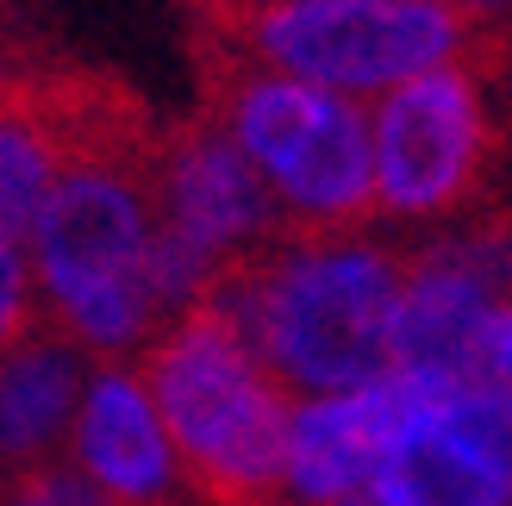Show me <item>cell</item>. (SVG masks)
<instances>
[{
  "instance_id": "obj_5",
  "label": "cell",
  "mask_w": 512,
  "mask_h": 506,
  "mask_svg": "<svg viewBox=\"0 0 512 506\" xmlns=\"http://www.w3.org/2000/svg\"><path fill=\"white\" fill-rule=\"evenodd\" d=\"M506 150L488 94L463 63L388 88L375 100L381 219H475Z\"/></svg>"
},
{
  "instance_id": "obj_3",
  "label": "cell",
  "mask_w": 512,
  "mask_h": 506,
  "mask_svg": "<svg viewBox=\"0 0 512 506\" xmlns=\"http://www.w3.org/2000/svg\"><path fill=\"white\" fill-rule=\"evenodd\" d=\"M132 369L200 506H294L300 400L213 307H188Z\"/></svg>"
},
{
  "instance_id": "obj_4",
  "label": "cell",
  "mask_w": 512,
  "mask_h": 506,
  "mask_svg": "<svg viewBox=\"0 0 512 506\" xmlns=\"http://www.w3.org/2000/svg\"><path fill=\"white\" fill-rule=\"evenodd\" d=\"M188 25L244 50L275 75L331 94L400 88L413 75L450 69L481 38V13L456 0H275V7H188Z\"/></svg>"
},
{
  "instance_id": "obj_9",
  "label": "cell",
  "mask_w": 512,
  "mask_h": 506,
  "mask_svg": "<svg viewBox=\"0 0 512 506\" xmlns=\"http://www.w3.org/2000/svg\"><path fill=\"white\" fill-rule=\"evenodd\" d=\"M88 363V350L50 319H38L19 344L0 350V488L57 469L94 388Z\"/></svg>"
},
{
  "instance_id": "obj_8",
  "label": "cell",
  "mask_w": 512,
  "mask_h": 506,
  "mask_svg": "<svg viewBox=\"0 0 512 506\" xmlns=\"http://www.w3.org/2000/svg\"><path fill=\"white\" fill-rule=\"evenodd\" d=\"M69 469H82L107 506H188L182 463L138 369H94L69 438Z\"/></svg>"
},
{
  "instance_id": "obj_18",
  "label": "cell",
  "mask_w": 512,
  "mask_h": 506,
  "mask_svg": "<svg viewBox=\"0 0 512 506\" xmlns=\"http://www.w3.org/2000/svg\"><path fill=\"white\" fill-rule=\"evenodd\" d=\"M338 506H388V500H381L375 488H363V494H350V500H338Z\"/></svg>"
},
{
  "instance_id": "obj_1",
  "label": "cell",
  "mask_w": 512,
  "mask_h": 506,
  "mask_svg": "<svg viewBox=\"0 0 512 506\" xmlns=\"http://www.w3.org/2000/svg\"><path fill=\"white\" fill-rule=\"evenodd\" d=\"M406 250L369 238H263L213 269V307L294 400L356 394L394 369Z\"/></svg>"
},
{
  "instance_id": "obj_12",
  "label": "cell",
  "mask_w": 512,
  "mask_h": 506,
  "mask_svg": "<svg viewBox=\"0 0 512 506\" xmlns=\"http://www.w3.org/2000/svg\"><path fill=\"white\" fill-rule=\"evenodd\" d=\"M50 188H57V163H50L38 125L25 119L13 75H7V50H0V232L32 244Z\"/></svg>"
},
{
  "instance_id": "obj_11",
  "label": "cell",
  "mask_w": 512,
  "mask_h": 506,
  "mask_svg": "<svg viewBox=\"0 0 512 506\" xmlns=\"http://www.w3.org/2000/svg\"><path fill=\"white\" fill-rule=\"evenodd\" d=\"M381 469V438L363 413L356 394H325L300 400L294 413V475L288 494L294 506H338L350 494H363Z\"/></svg>"
},
{
  "instance_id": "obj_13",
  "label": "cell",
  "mask_w": 512,
  "mask_h": 506,
  "mask_svg": "<svg viewBox=\"0 0 512 506\" xmlns=\"http://www.w3.org/2000/svg\"><path fill=\"white\" fill-rule=\"evenodd\" d=\"M438 425H450L463 444H475L506 482H512V394H481V388H450Z\"/></svg>"
},
{
  "instance_id": "obj_15",
  "label": "cell",
  "mask_w": 512,
  "mask_h": 506,
  "mask_svg": "<svg viewBox=\"0 0 512 506\" xmlns=\"http://www.w3.org/2000/svg\"><path fill=\"white\" fill-rule=\"evenodd\" d=\"M0 506H107V494H100L82 469H38V475H25V482L13 488H0Z\"/></svg>"
},
{
  "instance_id": "obj_16",
  "label": "cell",
  "mask_w": 512,
  "mask_h": 506,
  "mask_svg": "<svg viewBox=\"0 0 512 506\" xmlns=\"http://www.w3.org/2000/svg\"><path fill=\"white\" fill-rule=\"evenodd\" d=\"M456 7H469L481 19H500V13H512V0H456Z\"/></svg>"
},
{
  "instance_id": "obj_6",
  "label": "cell",
  "mask_w": 512,
  "mask_h": 506,
  "mask_svg": "<svg viewBox=\"0 0 512 506\" xmlns=\"http://www.w3.org/2000/svg\"><path fill=\"white\" fill-rule=\"evenodd\" d=\"M157 244V169H63L50 188L32 263L44 300L119 282L150 263Z\"/></svg>"
},
{
  "instance_id": "obj_17",
  "label": "cell",
  "mask_w": 512,
  "mask_h": 506,
  "mask_svg": "<svg viewBox=\"0 0 512 506\" xmlns=\"http://www.w3.org/2000/svg\"><path fill=\"white\" fill-rule=\"evenodd\" d=\"M182 7H207V13H225V7H275V0H182Z\"/></svg>"
},
{
  "instance_id": "obj_14",
  "label": "cell",
  "mask_w": 512,
  "mask_h": 506,
  "mask_svg": "<svg viewBox=\"0 0 512 506\" xmlns=\"http://www.w3.org/2000/svg\"><path fill=\"white\" fill-rule=\"evenodd\" d=\"M38 319H44V288H38L32 244L0 232V350L19 344Z\"/></svg>"
},
{
  "instance_id": "obj_7",
  "label": "cell",
  "mask_w": 512,
  "mask_h": 506,
  "mask_svg": "<svg viewBox=\"0 0 512 506\" xmlns=\"http://www.w3.org/2000/svg\"><path fill=\"white\" fill-rule=\"evenodd\" d=\"M157 225L194 238L207 257H238V250L281 238V200L263 182V169L244 157V144L219 119L188 113L163 125V157H157Z\"/></svg>"
},
{
  "instance_id": "obj_2",
  "label": "cell",
  "mask_w": 512,
  "mask_h": 506,
  "mask_svg": "<svg viewBox=\"0 0 512 506\" xmlns=\"http://www.w3.org/2000/svg\"><path fill=\"white\" fill-rule=\"evenodd\" d=\"M188 69L200 113L219 119L275 188L288 238H356L381 219L375 119L350 94L250 63L207 25H188Z\"/></svg>"
},
{
  "instance_id": "obj_10",
  "label": "cell",
  "mask_w": 512,
  "mask_h": 506,
  "mask_svg": "<svg viewBox=\"0 0 512 506\" xmlns=\"http://www.w3.org/2000/svg\"><path fill=\"white\" fill-rule=\"evenodd\" d=\"M375 494L388 506H512V482L438 419L381 450Z\"/></svg>"
}]
</instances>
